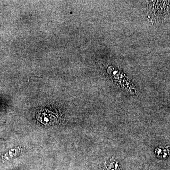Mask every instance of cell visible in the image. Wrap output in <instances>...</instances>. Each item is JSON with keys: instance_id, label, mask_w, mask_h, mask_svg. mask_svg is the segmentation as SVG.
<instances>
[{"instance_id": "1", "label": "cell", "mask_w": 170, "mask_h": 170, "mask_svg": "<svg viewBox=\"0 0 170 170\" xmlns=\"http://www.w3.org/2000/svg\"><path fill=\"white\" fill-rule=\"evenodd\" d=\"M37 119L45 125H53L55 124L57 118L52 111L45 110L37 115Z\"/></svg>"}]
</instances>
